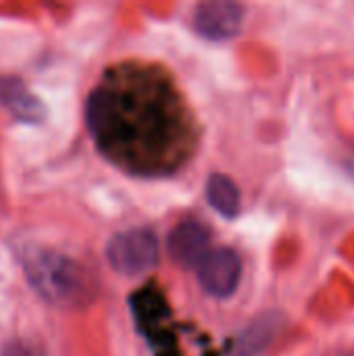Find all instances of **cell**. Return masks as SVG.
Returning <instances> with one entry per match:
<instances>
[{
	"label": "cell",
	"instance_id": "cell-9",
	"mask_svg": "<svg viewBox=\"0 0 354 356\" xmlns=\"http://www.w3.org/2000/svg\"><path fill=\"white\" fill-rule=\"evenodd\" d=\"M2 356H25V353H23V348H21V346L13 344V346H6V348H4Z\"/></svg>",
	"mask_w": 354,
	"mask_h": 356
},
{
	"label": "cell",
	"instance_id": "cell-1",
	"mask_svg": "<svg viewBox=\"0 0 354 356\" xmlns=\"http://www.w3.org/2000/svg\"><path fill=\"white\" fill-rule=\"evenodd\" d=\"M88 127L100 152L134 173H165L192 148L186 106L152 67L121 65L88 98Z\"/></svg>",
	"mask_w": 354,
	"mask_h": 356
},
{
	"label": "cell",
	"instance_id": "cell-3",
	"mask_svg": "<svg viewBox=\"0 0 354 356\" xmlns=\"http://www.w3.org/2000/svg\"><path fill=\"white\" fill-rule=\"evenodd\" d=\"M106 259L117 273L140 275L150 271L159 261V242L150 229H129L111 238Z\"/></svg>",
	"mask_w": 354,
	"mask_h": 356
},
{
	"label": "cell",
	"instance_id": "cell-7",
	"mask_svg": "<svg viewBox=\"0 0 354 356\" xmlns=\"http://www.w3.org/2000/svg\"><path fill=\"white\" fill-rule=\"evenodd\" d=\"M0 102L6 104L23 121H40L44 115L40 100L23 86V81L15 77L0 79Z\"/></svg>",
	"mask_w": 354,
	"mask_h": 356
},
{
	"label": "cell",
	"instance_id": "cell-6",
	"mask_svg": "<svg viewBox=\"0 0 354 356\" xmlns=\"http://www.w3.org/2000/svg\"><path fill=\"white\" fill-rule=\"evenodd\" d=\"M211 234L209 229L194 221H182L169 236V252L175 263L182 267H198L202 259L211 252Z\"/></svg>",
	"mask_w": 354,
	"mask_h": 356
},
{
	"label": "cell",
	"instance_id": "cell-2",
	"mask_svg": "<svg viewBox=\"0 0 354 356\" xmlns=\"http://www.w3.org/2000/svg\"><path fill=\"white\" fill-rule=\"evenodd\" d=\"M35 290L58 305H77L90 296L86 271L71 259L56 252H40L25 267Z\"/></svg>",
	"mask_w": 354,
	"mask_h": 356
},
{
	"label": "cell",
	"instance_id": "cell-5",
	"mask_svg": "<svg viewBox=\"0 0 354 356\" xmlns=\"http://www.w3.org/2000/svg\"><path fill=\"white\" fill-rule=\"evenodd\" d=\"M242 6L236 2H204L194 10V27L202 38L227 40L242 25Z\"/></svg>",
	"mask_w": 354,
	"mask_h": 356
},
{
	"label": "cell",
	"instance_id": "cell-4",
	"mask_svg": "<svg viewBox=\"0 0 354 356\" xmlns=\"http://www.w3.org/2000/svg\"><path fill=\"white\" fill-rule=\"evenodd\" d=\"M242 275L240 257L230 248L211 250L198 265L200 286L217 298H225L236 292Z\"/></svg>",
	"mask_w": 354,
	"mask_h": 356
},
{
	"label": "cell",
	"instance_id": "cell-8",
	"mask_svg": "<svg viewBox=\"0 0 354 356\" xmlns=\"http://www.w3.org/2000/svg\"><path fill=\"white\" fill-rule=\"evenodd\" d=\"M207 196H209L211 207L219 211L223 217L232 219L240 213V202H242L240 190L234 184V179H230L227 175H221V173L211 175L209 186H207Z\"/></svg>",
	"mask_w": 354,
	"mask_h": 356
}]
</instances>
